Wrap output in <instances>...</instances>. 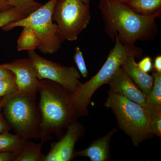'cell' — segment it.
I'll return each instance as SVG.
<instances>
[{
  "label": "cell",
  "instance_id": "cell-1",
  "mask_svg": "<svg viewBox=\"0 0 161 161\" xmlns=\"http://www.w3.org/2000/svg\"><path fill=\"white\" fill-rule=\"evenodd\" d=\"M98 8L105 21V31L113 42L116 36L123 44L134 46L137 41L155 37L156 19L160 17L161 11L152 15H141L118 0H99Z\"/></svg>",
  "mask_w": 161,
  "mask_h": 161
},
{
  "label": "cell",
  "instance_id": "cell-2",
  "mask_svg": "<svg viewBox=\"0 0 161 161\" xmlns=\"http://www.w3.org/2000/svg\"><path fill=\"white\" fill-rule=\"evenodd\" d=\"M38 107L42 118L40 143L42 145L54 134L59 138L63 130L77 120L78 115L70 103L69 91L47 79L40 80Z\"/></svg>",
  "mask_w": 161,
  "mask_h": 161
},
{
  "label": "cell",
  "instance_id": "cell-3",
  "mask_svg": "<svg viewBox=\"0 0 161 161\" xmlns=\"http://www.w3.org/2000/svg\"><path fill=\"white\" fill-rule=\"evenodd\" d=\"M115 37V46L98 73L85 83L79 84L74 92L69 93L70 103L78 117L88 115V107L94 93L102 86L108 83L128 56L135 55L138 58L142 56L143 52L141 48L123 44L117 36Z\"/></svg>",
  "mask_w": 161,
  "mask_h": 161
},
{
  "label": "cell",
  "instance_id": "cell-4",
  "mask_svg": "<svg viewBox=\"0 0 161 161\" xmlns=\"http://www.w3.org/2000/svg\"><path fill=\"white\" fill-rule=\"evenodd\" d=\"M36 95L17 92L5 97L4 118L16 134L25 141L40 139L42 118Z\"/></svg>",
  "mask_w": 161,
  "mask_h": 161
},
{
  "label": "cell",
  "instance_id": "cell-5",
  "mask_svg": "<svg viewBox=\"0 0 161 161\" xmlns=\"http://www.w3.org/2000/svg\"><path fill=\"white\" fill-rule=\"evenodd\" d=\"M104 106L112 110L119 128L131 137L136 147L152 135L150 114L147 108L111 90L108 92Z\"/></svg>",
  "mask_w": 161,
  "mask_h": 161
},
{
  "label": "cell",
  "instance_id": "cell-6",
  "mask_svg": "<svg viewBox=\"0 0 161 161\" xmlns=\"http://www.w3.org/2000/svg\"><path fill=\"white\" fill-rule=\"evenodd\" d=\"M58 0H50L44 5L18 21L11 22L2 27L4 31L15 27L28 26L35 32L39 40L38 48L43 54H53L61 48L57 24L53 23V15Z\"/></svg>",
  "mask_w": 161,
  "mask_h": 161
},
{
  "label": "cell",
  "instance_id": "cell-7",
  "mask_svg": "<svg viewBox=\"0 0 161 161\" xmlns=\"http://www.w3.org/2000/svg\"><path fill=\"white\" fill-rule=\"evenodd\" d=\"M91 19L89 4L80 0H58L53 15L61 42L75 41Z\"/></svg>",
  "mask_w": 161,
  "mask_h": 161
},
{
  "label": "cell",
  "instance_id": "cell-8",
  "mask_svg": "<svg viewBox=\"0 0 161 161\" xmlns=\"http://www.w3.org/2000/svg\"><path fill=\"white\" fill-rule=\"evenodd\" d=\"M28 57L34 64L39 80L47 79L57 82L73 92L80 83V75L74 67L63 66L41 57L34 51H28Z\"/></svg>",
  "mask_w": 161,
  "mask_h": 161
},
{
  "label": "cell",
  "instance_id": "cell-9",
  "mask_svg": "<svg viewBox=\"0 0 161 161\" xmlns=\"http://www.w3.org/2000/svg\"><path fill=\"white\" fill-rule=\"evenodd\" d=\"M67 129L66 133L60 141L52 144L44 161H70L74 158L75 144L84 133V127L76 120Z\"/></svg>",
  "mask_w": 161,
  "mask_h": 161
},
{
  "label": "cell",
  "instance_id": "cell-10",
  "mask_svg": "<svg viewBox=\"0 0 161 161\" xmlns=\"http://www.w3.org/2000/svg\"><path fill=\"white\" fill-rule=\"evenodd\" d=\"M1 65L13 73L18 91L36 95L40 80L38 79L34 64L31 59H19Z\"/></svg>",
  "mask_w": 161,
  "mask_h": 161
},
{
  "label": "cell",
  "instance_id": "cell-11",
  "mask_svg": "<svg viewBox=\"0 0 161 161\" xmlns=\"http://www.w3.org/2000/svg\"><path fill=\"white\" fill-rule=\"evenodd\" d=\"M107 84L113 93L146 108L147 95L133 82L122 66L117 69Z\"/></svg>",
  "mask_w": 161,
  "mask_h": 161
},
{
  "label": "cell",
  "instance_id": "cell-12",
  "mask_svg": "<svg viewBox=\"0 0 161 161\" xmlns=\"http://www.w3.org/2000/svg\"><path fill=\"white\" fill-rule=\"evenodd\" d=\"M117 131L115 128L106 135L94 141L85 150L75 151L74 158L77 157L89 158L92 161H106L109 157L110 143L112 136Z\"/></svg>",
  "mask_w": 161,
  "mask_h": 161
},
{
  "label": "cell",
  "instance_id": "cell-13",
  "mask_svg": "<svg viewBox=\"0 0 161 161\" xmlns=\"http://www.w3.org/2000/svg\"><path fill=\"white\" fill-rule=\"evenodd\" d=\"M135 55H129L126 58L122 66L127 72L132 81L147 96L152 90L153 84V76L144 73L138 67L136 61Z\"/></svg>",
  "mask_w": 161,
  "mask_h": 161
},
{
  "label": "cell",
  "instance_id": "cell-14",
  "mask_svg": "<svg viewBox=\"0 0 161 161\" xmlns=\"http://www.w3.org/2000/svg\"><path fill=\"white\" fill-rule=\"evenodd\" d=\"M125 4L141 15H152L161 11V0H128Z\"/></svg>",
  "mask_w": 161,
  "mask_h": 161
},
{
  "label": "cell",
  "instance_id": "cell-15",
  "mask_svg": "<svg viewBox=\"0 0 161 161\" xmlns=\"http://www.w3.org/2000/svg\"><path fill=\"white\" fill-rule=\"evenodd\" d=\"M43 145L33 142L25 141L20 152L14 161H44L45 156L41 152Z\"/></svg>",
  "mask_w": 161,
  "mask_h": 161
},
{
  "label": "cell",
  "instance_id": "cell-16",
  "mask_svg": "<svg viewBox=\"0 0 161 161\" xmlns=\"http://www.w3.org/2000/svg\"><path fill=\"white\" fill-rule=\"evenodd\" d=\"M25 140L19 136L6 131L0 133V152H12L17 155L22 150Z\"/></svg>",
  "mask_w": 161,
  "mask_h": 161
},
{
  "label": "cell",
  "instance_id": "cell-17",
  "mask_svg": "<svg viewBox=\"0 0 161 161\" xmlns=\"http://www.w3.org/2000/svg\"><path fill=\"white\" fill-rule=\"evenodd\" d=\"M18 41L19 51L31 50L38 48L39 40L37 36L31 28L25 26Z\"/></svg>",
  "mask_w": 161,
  "mask_h": 161
},
{
  "label": "cell",
  "instance_id": "cell-18",
  "mask_svg": "<svg viewBox=\"0 0 161 161\" xmlns=\"http://www.w3.org/2000/svg\"><path fill=\"white\" fill-rule=\"evenodd\" d=\"M153 84L152 90L147 96L146 108L161 107V73L153 70Z\"/></svg>",
  "mask_w": 161,
  "mask_h": 161
},
{
  "label": "cell",
  "instance_id": "cell-19",
  "mask_svg": "<svg viewBox=\"0 0 161 161\" xmlns=\"http://www.w3.org/2000/svg\"><path fill=\"white\" fill-rule=\"evenodd\" d=\"M31 13L28 10L17 7H12L2 11L0 13V27L11 22L24 19Z\"/></svg>",
  "mask_w": 161,
  "mask_h": 161
},
{
  "label": "cell",
  "instance_id": "cell-20",
  "mask_svg": "<svg viewBox=\"0 0 161 161\" xmlns=\"http://www.w3.org/2000/svg\"><path fill=\"white\" fill-rule=\"evenodd\" d=\"M146 108L150 114L151 134L161 138V107Z\"/></svg>",
  "mask_w": 161,
  "mask_h": 161
},
{
  "label": "cell",
  "instance_id": "cell-21",
  "mask_svg": "<svg viewBox=\"0 0 161 161\" xmlns=\"http://www.w3.org/2000/svg\"><path fill=\"white\" fill-rule=\"evenodd\" d=\"M18 91L15 77L14 74L0 80V98L10 95Z\"/></svg>",
  "mask_w": 161,
  "mask_h": 161
},
{
  "label": "cell",
  "instance_id": "cell-22",
  "mask_svg": "<svg viewBox=\"0 0 161 161\" xmlns=\"http://www.w3.org/2000/svg\"><path fill=\"white\" fill-rule=\"evenodd\" d=\"M12 7H19L31 13L42 6L34 0H7Z\"/></svg>",
  "mask_w": 161,
  "mask_h": 161
},
{
  "label": "cell",
  "instance_id": "cell-23",
  "mask_svg": "<svg viewBox=\"0 0 161 161\" xmlns=\"http://www.w3.org/2000/svg\"><path fill=\"white\" fill-rule=\"evenodd\" d=\"M75 63L78 67L80 75L83 78H86L88 75V71L87 69L86 64L84 58L83 54L80 48L77 47L75 49V53L74 56Z\"/></svg>",
  "mask_w": 161,
  "mask_h": 161
},
{
  "label": "cell",
  "instance_id": "cell-24",
  "mask_svg": "<svg viewBox=\"0 0 161 161\" xmlns=\"http://www.w3.org/2000/svg\"><path fill=\"white\" fill-rule=\"evenodd\" d=\"M5 97L0 98V133L6 131H9L12 129L11 127L4 118V115L2 112L3 104L5 100Z\"/></svg>",
  "mask_w": 161,
  "mask_h": 161
},
{
  "label": "cell",
  "instance_id": "cell-25",
  "mask_svg": "<svg viewBox=\"0 0 161 161\" xmlns=\"http://www.w3.org/2000/svg\"><path fill=\"white\" fill-rule=\"evenodd\" d=\"M137 64L140 69L144 73H148L153 69L152 59L150 57H145Z\"/></svg>",
  "mask_w": 161,
  "mask_h": 161
},
{
  "label": "cell",
  "instance_id": "cell-26",
  "mask_svg": "<svg viewBox=\"0 0 161 161\" xmlns=\"http://www.w3.org/2000/svg\"><path fill=\"white\" fill-rule=\"evenodd\" d=\"M16 154L12 152H0V161H14Z\"/></svg>",
  "mask_w": 161,
  "mask_h": 161
},
{
  "label": "cell",
  "instance_id": "cell-27",
  "mask_svg": "<svg viewBox=\"0 0 161 161\" xmlns=\"http://www.w3.org/2000/svg\"><path fill=\"white\" fill-rule=\"evenodd\" d=\"M13 74L12 72L10 71L9 70L4 68L0 64V80L11 76Z\"/></svg>",
  "mask_w": 161,
  "mask_h": 161
},
{
  "label": "cell",
  "instance_id": "cell-28",
  "mask_svg": "<svg viewBox=\"0 0 161 161\" xmlns=\"http://www.w3.org/2000/svg\"><path fill=\"white\" fill-rule=\"evenodd\" d=\"M153 67L156 71L161 73V56L159 55L155 58L153 63Z\"/></svg>",
  "mask_w": 161,
  "mask_h": 161
},
{
  "label": "cell",
  "instance_id": "cell-29",
  "mask_svg": "<svg viewBox=\"0 0 161 161\" xmlns=\"http://www.w3.org/2000/svg\"><path fill=\"white\" fill-rule=\"evenodd\" d=\"M12 6L8 3L7 0H0V10L4 11L11 8Z\"/></svg>",
  "mask_w": 161,
  "mask_h": 161
},
{
  "label": "cell",
  "instance_id": "cell-30",
  "mask_svg": "<svg viewBox=\"0 0 161 161\" xmlns=\"http://www.w3.org/2000/svg\"><path fill=\"white\" fill-rule=\"evenodd\" d=\"M80 1H81L82 3H84V4H89L90 2L92 1V0H80Z\"/></svg>",
  "mask_w": 161,
  "mask_h": 161
},
{
  "label": "cell",
  "instance_id": "cell-31",
  "mask_svg": "<svg viewBox=\"0 0 161 161\" xmlns=\"http://www.w3.org/2000/svg\"><path fill=\"white\" fill-rule=\"evenodd\" d=\"M119 2H120L121 3H125L126 2H127L128 0H118Z\"/></svg>",
  "mask_w": 161,
  "mask_h": 161
},
{
  "label": "cell",
  "instance_id": "cell-32",
  "mask_svg": "<svg viewBox=\"0 0 161 161\" xmlns=\"http://www.w3.org/2000/svg\"><path fill=\"white\" fill-rule=\"evenodd\" d=\"M2 11H1V10H0V13H1V12H2Z\"/></svg>",
  "mask_w": 161,
  "mask_h": 161
}]
</instances>
